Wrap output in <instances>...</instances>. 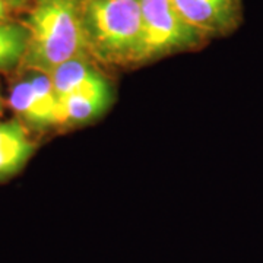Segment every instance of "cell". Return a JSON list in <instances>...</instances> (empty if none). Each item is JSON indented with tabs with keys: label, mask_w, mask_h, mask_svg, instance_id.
<instances>
[{
	"label": "cell",
	"mask_w": 263,
	"mask_h": 263,
	"mask_svg": "<svg viewBox=\"0 0 263 263\" xmlns=\"http://www.w3.org/2000/svg\"><path fill=\"white\" fill-rule=\"evenodd\" d=\"M88 54L103 67H139L142 0H81Z\"/></svg>",
	"instance_id": "1"
},
{
	"label": "cell",
	"mask_w": 263,
	"mask_h": 263,
	"mask_svg": "<svg viewBox=\"0 0 263 263\" xmlns=\"http://www.w3.org/2000/svg\"><path fill=\"white\" fill-rule=\"evenodd\" d=\"M19 21L29 35L21 69L50 73L67 60L88 54L81 25V0H29Z\"/></svg>",
	"instance_id": "2"
},
{
	"label": "cell",
	"mask_w": 263,
	"mask_h": 263,
	"mask_svg": "<svg viewBox=\"0 0 263 263\" xmlns=\"http://www.w3.org/2000/svg\"><path fill=\"white\" fill-rule=\"evenodd\" d=\"M48 75L59 101L62 129L91 124L113 105V84L103 66L88 54L67 60Z\"/></svg>",
	"instance_id": "3"
},
{
	"label": "cell",
	"mask_w": 263,
	"mask_h": 263,
	"mask_svg": "<svg viewBox=\"0 0 263 263\" xmlns=\"http://www.w3.org/2000/svg\"><path fill=\"white\" fill-rule=\"evenodd\" d=\"M209 41L181 16L173 0H142L139 66L171 54L195 51Z\"/></svg>",
	"instance_id": "4"
},
{
	"label": "cell",
	"mask_w": 263,
	"mask_h": 263,
	"mask_svg": "<svg viewBox=\"0 0 263 263\" xmlns=\"http://www.w3.org/2000/svg\"><path fill=\"white\" fill-rule=\"evenodd\" d=\"M8 104L29 132L46 133L62 129L57 95L46 72L19 69L9 86Z\"/></svg>",
	"instance_id": "5"
},
{
	"label": "cell",
	"mask_w": 263,
	"mask_h": 263,
	"mask_svg": "<svg viewBox=\"0 0 263 263\" xmlns=\"http://www.w3.org/2000/svg\"><path fill=\"white\" fill-rule=\"evenodd\" d=\"M173 3L208 40L230 35L243 22L241 0H173Z\"/></svg>",
	"instance_id": "6"
},
{
	"label": "cell",
	"mask_w": 263,
	"mask_h": 263,
	"mask_svg": "<svg viewBox=\"0 0 263 263\" xmlns=\"http://www.w3.org/2000/svg\"><path fill=\"white\" fill-rule=\"evenodd\" d=\"M35 151L31 132L16 117L0 122V184L19 174Z\"/></svg>",
	"instance_id": "7"
},
{
	"label": "cell",
	"mask_w": 263,
	"mask_h": 263,
	"mask_svg": "<svg viewBox=\"0 0 263 263\" xmlns=\"http://www.w3.org/2000/svg\"><path fill=\"white\" fill-rule=\"evenodd\" d=\"M28 40V29L21 21L0 22V73H10L22 67Z\"/></svg>",
	"instance_id": "8"
},
{
	"label": "cell",
	"mask_w": 263,
	"mask_h": 263,
	"mask_svg": "<svg viewBox=\"0 0 263 263\" xmlns=\"http://www.w3.org/2000/svg\"><path fill=\"white\" fill-rule=\"evenodd\" d=\"M16 8V0H0V22L12 19L10 15Z\"/></svg>",
	"instance_id": "9"
},
{
	"label": "cell",
	"mask_w": 263,
	"mask_h": 263,
	"mask_svg": "<svg viewBox=\"0 0 263 263\" xmlns=\"http://www.w3.org/2000/svg\"><path fill=\"white\" fill-rule=\"evenodd\" d=\"M3 104H5V100H3L2 92H0V116H2V111H3Z\"/></svg>",
	"instance_id": "10"
}]
</instances>
